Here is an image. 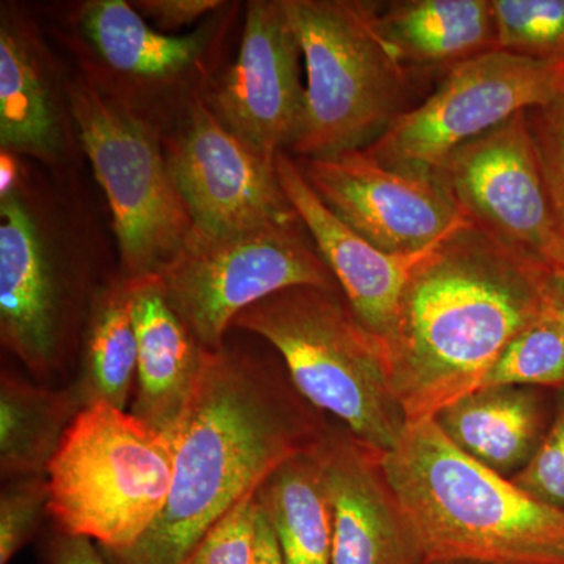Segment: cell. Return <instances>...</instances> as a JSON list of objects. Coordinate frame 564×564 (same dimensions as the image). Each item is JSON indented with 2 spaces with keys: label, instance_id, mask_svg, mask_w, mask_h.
<instances>
[{
  "label": "cell",
  "instance_id": "6da1fadb",
  "mask_svg": "<svg viewBox=\"0 0 564 564\" xmlns=\"http://www.w3.org/2000/svg\"><path fill=\"white\" fill-rule=\"evenodd\" d=\"M555 270L467 220L415 263L389 339L406 422L477 391L505 348L545 311Z\"/></svg>",
  "mask_w": 564,
  "mask_h": 564
},
{
  "label": "cell",
  "instance_id": "7a4b0ae2",
  "mask_svg": "<svg viewBox=\"0 0 564 564\" xmlns=\"http://www.w3.org/2000/svg\"><path fill=\"white\" fill-rule=\"evenodd\" d=\"M322 413L269 364L223 345L174 440L172 491L143 538L110 564H185L240 500L292 456L310 451Z\"/></svg>",
  "mask_w": 564,
  "mask_h": 564
},
{
  "label": "cell",
  "instance_id": "3957f363",
  "mask_svg": "<svg viewBox=\"0 0 564 564\" xmlns=\"http://www.w3.org/2000/svg\"><path fill=\"white\" fill-rule=\"evenodd\" d=\"M425 564H564V510L475 462L433 419L381 455Z\"/></svg>",
  "mask_w": 564,
  "mask_h": 564
},
{
  "label": "cell",
  "instance_id": "277c9868",
  "mask_svg": "<svg viewBox=\"0 0 564 564\" xmlns=\"http://www.w3.org/2000/svg\"><path fill=\"white\" fill-rule=\"evenodd\" d=\"M234 326L280 352L293 388L318 413L381 454L399 443L408 422L386 344L358 321L340 289H285L245 310Z\"/></svg>",
  "mask_w": 564,
  "mask_h": 564
},
{
  "label": "cell",
  "instance_id": "5b68a950",
  "mask_svg": "<svg viewBox=\"0 0 564 564\" xmlns=\"http://www.w3.org/2000/svg\"><path fill=\"white\" fill-rule=\"evenodd\" d=\"M380 3L284 0L307 73L296 159L367 150L410 110V69L378 29Z\"/></svg>",
  "mask_w": 564,
  "mask_h": 564
},
{
  "label": "cell",
  "instance_id": "8992f818",
  "mask_svg": "<svg viewBox=\"0 0 564 564\" xmlns=\"http://www.w3.org/2000/svg\"><path fill=\"white\" fill-rule=\"evenodd\" d=\"M174 441L131 411L84 408L52 459L50 518L57 532L128 551L154 525L172 491Z\"/></svg>",
  "mask_w": 564,
  "mask_h": 564
},
{
  "label": "cell",
  "instance_id": "52a82bcc",
  "mask_svg": "<svg viewBox=\"0 0 564 564\" xmlns=\"http://www.w3.org/2000/svg\"><path fill=\"white\" fill-rule=\"evenodd\" d=\"M68 104L82 148L109 199L120 276H158L193 229L159 132L148 118L87 80L69 85Z\"/></svg>",
  "mask_w": 564,
  "mask_h": 564
},
{
  "label": "cell",
  "instance_id": "ba28073f",
  "mask_svg": "<svg viewBox=\"0 0 564 564\" xmlns=\"http://www.w3.org/2000/svg\"><path fill=\"white\" fill-rule=\"evenodd\" d=\"M163 293L204 350L217 351L252 304L285 289H340L302 220L228 234L192 229L158 274Z\"/></svg>",
  "mask_w": 564,
  "mask_h": 564
},
{
  "label": "cell",
  "instance_id": "9c48e42d",
  "mask_svg": "<svg viewBox=\"0 0 564 564\" xmlns=\"http://www.w3.org/2000/svg\"><path fill=\"white\" fill-rule=\"evenodd\" d=\"M564 91V62L491 51L448 70L367 152L384 166L434 172L456 148Z\"/></svg>",
  "mask_w": 564,
  "mask_h": 564
},
{
  "label": "cell",
  "instance_id": "30bf717a",
  "mask_svg": "<svg viewBox=\"0 0 564 564\" xmlns=\"http://www.w3.org/2000/svg\"><path fill=\"white\" fill-rule=\"evenodd\" d=\"M434 173L470 221L555 272H564V240L527 111L456 148Z\"/></svg>",
  "mask_w": 564,
  "mask_h": 564
},
{
  "label": "cell",
  "instance_id": "8fae6325",
  "mask_svg": "<svg viewBox=\"0 0 564 564\" xmlns=\"http://www.w3.org/2000/svg\"><path fill=\"white\" fill-rule=\"evenodd\" d=\"M296 162L321 202L388 254L429 250L469 220L434 172L391 169L366 150Z\"/></svg>",
  "mask_w": 564,
  "mask_h": 564
},
{
  "label": "cell",
  "instance_id": "7c38bea8",
  "mask_svg": "<svg viewBox=\"0 0 564 564\" xmlns=\"http://www.w3.org/2000/svg\"><path fill=\"white\" fill-rule=\"evenodd\" d=\"M302 62L284 0H251L236 62L202 99L252 151L270 159L291 154L306 118Z\"/></svg>",
  "mask_w": 564,
  "mask_h": 564
},
{
  "label": "cell",
  "instance_id": "4fadbf2b",
  "mask_svg": "<svg viewBox=\"0 0 564 564\" xmlns=\"http://www.w3.org/2000/svg\"><path fill=\"white\" fill-rule=\"evenodd\" d=\"M165 152L196 231L228 234L300 220L282 191L276 159L223 128L202 98L188 104Z\"/></svg>",
  "mask_w": 564,
  "mask_h": 564
},
{
  "label": "cell",
  "instance_id": "5bb4252c",
  "mask_svg": "<svg viewBox=\"0 0 564 564\" xmlns=\"http://www.w3.org/2000/svg\"><path fill=\"white\" fill-rule=\"evenodd\" d=\"M70 296L22 191L0 199V340L39 380L51 378L65 359Z\"/></svg>",
  "mask_w": 564,
  "mask_h": 564
},
{
  "label": "cell",
  "instance_id": "9a60e30c",
  "mask_svg": "<svg viewBox=\"0 0 564 564\" xmlns=\"http://www.w3.org/2000/svg\"><path fill=\"white\" fill-rule=\"evenodd\" d=\"M220 10L195 32L174 35L151 28L124 0H90L76 11L74 31L95 68L115 80L107 96L122 102L131 91L124 104L129 107L139 91L161 95L173 88L184 90L204 73L231 21Z\"/></svg>",
  "mask_w": 564,
  "mask_h": 564
},
{
  "label": "cell",
  "instance_id": "2e32d148",
  "mask_svg": "<svg viewBox=\"0 0 564 564\" xmlns=\"http://www.w3.org/2000/svg\"><path fill=\"white\" fill-rule=\"evenodd\" d=\"M315 455L332 508L333 564H425L375 451L326 425Z\"/></svg>",
  "mask_w": 564,
  "mask_h": 564
},
{
  "label": "cell",
  "instance_id": "e0dca14e",
  "mask_svg": "<svg viewBox=\"0 0 564 564\" xmlns=\"http://www.w3.org/2000/svg\"><path fill=\"white\" fill-rule=\"evenodd\" d=\"M276 172L282 191L328 263L352 313L386 344L395 325L408 278L432 247L415 254L378 250L321 202L292 154L276 155Z\"/></svg>",
  "mask_w": 564,
  "mask_h": 564
},
{
  "label": "cell",
  "instance_id": "ac0fdd59",
  "mask_svg": "<svg viewBox=\"0 0 564 564\" xmlns=\"http://www.w3.org/2000/svg\"><path fill=\"white\" fill-rule=\"evenodd\" d=\"M129 282L139 347L131 413L174 441L210 351L204 350L174 313L158 276Z\"/></svg>",
  "mask_w": 564,
  "mask_h": 564
},
{
  "label": "cell",
  "instance_id": "d6986e66",
  "mask_svg": "<svg viewBox=\"0 0 564 564\" xmlns=\"http://www.w3.org/2000/svg\"><path fill=\"white\" fill-rule=\"evenodd\" d=\"M545 389H478L437 411L433 421L463 454L511 478L532 462L555 408Z\"/></svg>",
  "mask_w": 564,
  "mask_h": 564
},
{
  "label": "cell",
  "instance_id": "ffe728a7",
  "mask_svg": "<svg viewBox=\"0 0 564 564\" xmlns=\"http://www.w3.org/2000/svg\"><path fill=\"white\" fill-rule=\"evenodd\" d=\"M65 120L44 50L20 20L0 21V150L54 162L65 151Z\"/></svg>",
  "mask_w": 564,
  "mask_h": 564
},
{
  "label": "cell",
  "instance_id": "44dd1931",
  "mask_svg": "<svg viewBox=\"0 0 564 564\" xmlns=\"http://www.w3.org/2000/svg\"><path fill=\"white\" fill-rule=\"evenodd\" d=\"M378 29L408 69L452 70L497 50L492 0H399L378 13Z\"/></svg>",
  "mask_w": 564,
  "mask_h": 564
},
{
  "label": "cell",
  "instance_id": "7402d4cb",
  "mask_svg": "<svg viewBox=\"0 0 564 564\" xmlns=\"http://www.w3.org/2000/svg\"><path fill=\"white\" fill-rule=\"evenodd\" d=\"M131 282L118 276L93 292L82 334L80 366L70 383L84 408L107 403L126 410L137 381Z\"/></svg>",
  "mask_w": 564,
  "mask_h": 564
},
{
  "label": "cell",
  "instance_id": "603a6c76",
  "mask_svg": "<svg viewBox=\"0 0 564 564\" xmlns=\"http://www.w3.org/2000/svg\"><path fill=\"white\" fill-rule=\"evenodd\" d=\"M82 411L73 386L47 388L18 375L0 377V474L2 480L46 475Z\"/></svg>",
  "mask_w": 564,
  "mask_h": 564
},
{
  "label": "cell",
  "instance_id": "cb8c5ba5",
  "mask_svg": "<svg viewBox=\"0 0 564 564\" xmlns=\"http://www.w3.org/2000/svg\"><path fill=\"white\" fill-rule=\"evenodd\" d=\"M284 564H333V522L314 447L278 466L259 486Z\"/></svg>",
  "mask_w": 564,
  "mask_h": 564
},
{
  "label": "cell",
  "instance_id": "d4e9b609",
  "mask_svg": "<svg viewBox=\"0 0 564 564\" xmlns=\"http://www.w3.org/2000/svg\"><path fill=\"white\" fill-rule=\"evenodd\" d=\"M500 386L563 391L564 344L555 322L545 311L511 340L478 389Z\"/></svg>",
  "mask_w": 564,
  "mask_h": 564
},
{
  "label": "cell",
  "instance_id": "484cf974",
  "mask_svg": "<svg viewBox=\"0 0 564 564\" xmlns=\"http://www.w3.org/2000/svg\"><path fill=\"white\" fill-rule=\"evenodd\" d=\"M497 50L564 62V0H492Z\"/></svg>",
  "mask_w": 564,
  "mask_h": 564
},
{
  "label": "cell",
  "instance_id": "4316f807",
  "mask_svg": "<svg viewBox=\"0 0 564 564\" xmlns=\"http://www.w3.org/2000/svg\"><path fill=\"white\" fill-rule=\"evenodd\" d=\"M50 516L46 475L11 478L0 491V564H10Z\"/></svg>",
  "mask_w": 564,
  "mask_h": 564
},
{
  "label": "cell",
  "instance_id": "83f0119b",
  "mask_svg": "<svg viewBox=\"0 0 564 564\" xmlns=\"http://www.w3.org/2000/svg\"><path fill=\"white\" fill-rule=\"evenodd\" d=\"M527 122L564 240V91L554 101L527 110Z\"/></svg>",
  "mask_w": 564,
  "mask_h": 564
},
{
  "label": "cell",
  "instance_id": "f1b7e54d",
  "mask_svg": "<svg viewBox=\"0 0 564 564\" xmlns=\"http://www.w3.org/2000/svg\"><path fill=\"white\" fill-rule=\"evenodd\" d=\"M256 492L240 500L204 536L185 564H252L259 518Z\"/></svg>",
  "mask_w": 564,
  "mask_h": 564
},
{
  "label": "cell",
  "instance_id": "f546056e",
  "mask_svg": "<svg viewBox=\"0 0 564 564\" xmlns=\"http://www.w3.org/2000/svg\"><path fill=\"white\" fill-rule=\"evenodd\" d=\"M522 491L564 510V389L543 443L524 469L511 477Z\"/></svg>",
  "mask_w": 564,
  "mask_h": 564
},
{
  "label": "cell",
  "instance_id": "4dcf8cb0",
  "mask_svg": "<svg viewBox=\"0 0 564 564\" xmlns=\"http://www.w3.org/2000/svg\"><path fill=\"white\" fill-rule=\"evenodd\" d=\"M131 3L141 17L165 33L180 31L203 18L206 20L225 7L220 0H135Z\"/></svg>",
  "mask_w": 564,
  "mask_h": 564
},
{
  "label": "cell",
  "instance_id": "1f68e13d",
  "mask_svg": "<svg viewBox=\"0 0 564 564\" xmlns=\"http://www.w3.org/2000/svg\"><path fill=\"white\" fill-rule=\"evenodd\" d=\"M47 564H110L95 541L57 532L46 552Z\"/></svg>",
  "mask_w": 564,
  "mask_h": 564
},
{
  "label": "cell",
  "instance_id": "d6a6232c",
  "mask_svg": "<svg viewBox=\"0 0 564 564\" xmlns=\"http://www.w3.org/2000/svg\"><path fill=\"white\" fill-rule=\"evenodd\" d=\"M252 564H284L280 545L269 519L259 505L258 529H256L254 560Z\"/></svg>",
  "mask_w": 564,
  "mask_h": 564
},
{
  "label": "cell",
  "instance_id": "836d02e7",
  "mask_svg": "<svg viewBox=\"0 0 564 564\" xmlns=\"http://www.w3.org/2000/svg\"><path fill=\"white\" fill-rule=\"evenodd\" d=\"M21 162L18 154L0 151V199L22 191Z\"/></svg>",
  "mask_w": 564,
  "mask_h": 564
},
{
  "label": "cell",
  "instance_id": "e575fe53",
  "mask_svg": "<svg viewBox=\"0 0 564 564\" xmlns=\"http://www.w3.org/2000/svg\"><path fill=\"white\" fill-rule=\"evenodd\" d=\"M545 313L555 322L564 344V272H555L549 281Z\"/></svg>",
  "mask_w": 564,
  "mask_h": 564
},
{
  "label": "cell",
  "instance_id": "d590c367",
  "mask_svg": "<svg viewBox=\"0 0 564 564\" xmlns=\"http://www.w3.org/2000/svg\"><path fill=\"white\" fill-rule=\"evenodd\" d=\"M445 564H475V563H445Z\"/></svg>",
  "mask_w": 564,
  "mask_h": 564
}]
</instances>
